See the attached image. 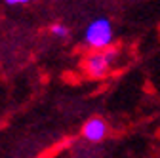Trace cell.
I'll list each match as a JSON object with an SVG mask.
<instances>
[{"label": "cell", "instance_id": "cell-3", "mask_svg": "<svg viewBox=\"0 0 160 158\" xmlns=\"http://www.w3.org/2000/svg\"><path fill=\"white\" fill-rule=\"evenodd\" d=\"M82 135L86 137L88 141H101L103 137L107 135V124L101 118H92V120L86 122L84 130H82Z\"/></svg>", "mask_w": 160, "mask_h": 158}, {"label": "cell", "instance_id": "cell-2", "mask_svg": "<svg viewBox=\"0 0 160 158\" xmlns=\"http://www.w3.org/2000/svg\"><path fill=\"white\" fill-rule=\"evenodd\" d=\"M116 55V50H107V52H95L86 59V71L90 76L93 78H101L109 72L111 65H112V59Z\"/></svg>", "mask_w": 160, "mask_h": 158}, {"label": "cell", "instance_id": "cell-4", "mask_svg": "<svg viewBox=\"0 0 160 158\" xmlns=\"http://www.w3.org/2000/svg\"><path fill=\"white\" fill-rule=\"evenodd\" d=\"M52 32H53L55 36H61V38L69 34V31H67L65 25H52Z\"/></svg>", "mask_w": 160, "mask_h": 158}, {"label": "cell", "instance_id": "cell-1", "mask_svg": "<svg viewBox=\"0 0 160 158\" xmlns=\"http://www.w3.org/2000/svg\"><path fill=\"white\" fill-rule=\"evenodd\" d=\"M86 42L95 50H103L112 42V25L107 17H99L86 29Z\"/></svg>", "mask_w": 160, "mask_h": 158}, {"label": "cell", "instance_id": "cell-5", "mask_svg": "<svg viewBox=\"0 0 160 158\" xmlns=\"http://www.w3.org/2000/svg\"><path fill=\"white\" fill-rule=\"evenodd\" d=\"M29 0H6V4H10V6H19V4H27Z\"/></svg>", "mask_w": 160, "mask_h": 158}]
</instances>
